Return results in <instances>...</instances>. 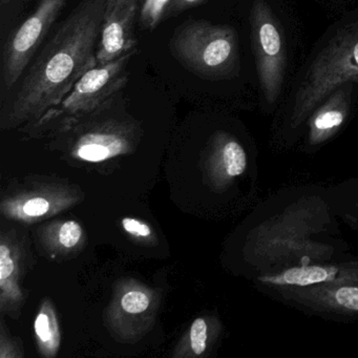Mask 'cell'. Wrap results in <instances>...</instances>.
Wrapping results in <instances>:
<instances>
[{
	"instance_id": "6da1fadb",
	"label": "cell",
	"mask_w": 358,
	"mask_h": 358,
	"mask_svg": "<svg viewBox=\"0 0 358 358\" xmlns=\"http://www.w3.org/2000/svg\"><path fill=\"white\" fill-rule=\"evenodd\" d=\"M106 0H80L33 58L9 98L15 120L43 116L97 66Z\"/></svg>"
},
{
	"instance_id": "7a4b0ae2",
	"label": "cell",
	"mask_w": 358,
	"mask_h": 358,
	"mask_svg": "<svg viewBox=\"0 0 358 358\" xmlns=\"http://www.w3.org/2000/svg\"><path fill=\"white\" fill-rule=\"evenodd\" d=\"M169 51L185 70L200 78H234L240 71L238 35L226 24L187 20L173 32Z\"/></svg>"
},
{
	"instance_id": "3957f363",
	"label": "cell",
	"mask_w": 358,
	"mask_h": 358,
	"mask_svg": "<svg viewBox=\"0 0 358 358\" xmlns=\"http://www.w3.org/2000/svg\"><path fill=\"white\" fill-rule=\"evenodd\" d=\"M352 81H358V22L339 30L309 66L295 95L293 125L301 124L335 90Z\"/></svg>"
},
{
	"instance_id": "277c9868",
	"label": "cell",
	"mask_w": 358,
	"mask_h": 358,
	"mask_svg": "<svg viewBox=\"0 0 358 358\" xmlns=\"http://www.w3.org/2000/svg\"><path fill=\"white\" fill-rule=\"evenodd\" d=\"M68 0H41L36 9L6 38L0 66V94L7 98L38 53Z\"/></svg>"
},
{
	"instance_id": "5b68a950",
	"label": "cell",
	"mask_w": 358,
	"mask_h": 358,
	"mask_svg": "<svg viewBox=\"0 0 358 358\" xmlns=\"http://www.w3.org/2000/svg\"><path fill=\"white\" fill-rule=\"evenodd\" d=\"M137 52L135 48L104 66H97L87 71L68 95L43 115L45 121L87 117L122 92L129 83L127 68Z\"/></svg>"
},
{
	"instance_id": "8992f818",
	"label": "cell",
	"mask_w": 358,
	"mask_h": 358,
	"mask_svg": "<svg viewBox=\"0 0 358 358\" xmlns=\"http://www.w3.org/2000/svg\"><path fill=\"white\" fill-rule=\"evenodd\" d=\"M251 38L257 76L264 98L278 100L286 72V49L280 22L265 0H255L251 8Z\"/></svg>"
},
{
	"instance_id": "52a82bcc",
	"label": "cell",
	"mask_w": 358,
	"mask_h": 358,
	"mask_svg": "<svg viewBox=\"0 0 358 358\" xmlns=\"http://www.w3.org/2000/svg\"><path fill=\"white\" fill-rule=\"evenodd\" d=\"M140 0H106L101 34L97 48V66H104L137 48L135 24Z\"/></svg>"
},
{
	"instance_id": "ba28073f",
	"label": "cell",
	"mask_w": 358,
	"mask_h": 358,
	"mask_svg": "<svg viewBox=\"0 0 358 358\" xmlns=\"http://www.w3.org/2000/svg\"><path fill=\"white\" fill-rule=\"evenodd\" d=\"M280 291L285 299L317 311L358 315V280Z\"/></svg>"
},
{
	"instance_id": "9c48e42d",
	"label": "cell",
	"mask_w": 358,
	"mask_h": 358,
	"mask_svg": "<svg viewBox=\"0 0 358 358\" xmlns=\"http://www.w3.org/2000/svg\"><path fill=\"white\" fill-rule=\"evenodd\" d=\"M358 280V265H311L288 268L259 278V282L276 288H306Z\"/></svg>"
},
{
	"instance_id": "30bf717a",
	"label": "cell",
	"mask_w": 358,
	"mask_h": 358,
	"mask_svg": "<svg viewBox=\"0 0 358 358\" xmlns=\"http://www.w3.org/2000/svg\"><path fill=\"white\" fill-rule=\"evenodd\" d=\"M352 87L350 83L335 90L310 117L309 140L322 143L339 131L351 108Z\"/></svg>"
},
{
	"instance_id": "8fae6325",
	"label": "cell",
	"mask_w": 358,
	"mask_h": 358,
	"mask_svg": "<svg viewBox=\"0 0 358 358\" xmlns=\"http://www.w3.org/2000/svg\"><path fill=\"white\" fill-rule=\"evenodd\" d=\"M222 161L229 177H238L247 167V155L243 146L234 139L226 138L222 146Z\"/></svg>"
},
{
	"instance_id": "7c38bea8",
	"label": "cell",
	"mask_w": 358,
	"mask_h": 358,
	"mask_svg": "<svg viewBox=\"0 0 358 358\" xmlns=\"http://www.w3.org/2000/svg\"><path fill=\"white\" fill-rule=\"evenodd\" d=\"M173 0H143L140 8L139 24L141 30L154 31L166 20Z\"/></svg>"
},
{
	"instance_id": "4fadbf2b",
	"label": "cell",
	"mask_w": 358,
	"mask_h": 358,
	"mask_svg": "<svg viewBox=\"0 0 358 358\" xmlns=\"http://www.w3.org/2000/svg\"><path fill=\"white\" fill-rule=\"evenodd\" d=\"M77 154L83 160L91 161V162H99L110 158L113 155H116L112 148L108 146L97 143L79 144Z\"/></svg>"
},
{
	"instance_id": "5bb4252c",
	"label": "cell",
	"mask_w": 358,
	"mask_h": 358,
	"mask_svg": "<svg viewBox=\"0 0 358 358\" xmlns=\"http://www.w3.org/2000/svg\"><path fill=\"white\" fill-rule=\"evenodd\" d=\"M123 309L131 314L141 313L148 309L150 299L140 291H131L122 297L121 301Z\"/></svg>"
},
{
	"instance_id": "9a60e30c",
	"label": "cell",
	"mask_w": 358,
	"mask_h": 358,
	"mask_svg": "<svg viewBox=\"0 0 358 358\" xmlns=\"http://www.w3.org/2000/svg\"><path fill=\"white\" fill-rule=\"evenodd\" d=\"M192 348L196 355H200L206 349L207 324L203 318H196L190 328Z\"/></svg>"
},
{
	"instance_id": "2e32d148",
	"label": "cell",
	"mask_w": 358,
	"mask_h": 358,
	"mask_svg": "<svg viewBox=\"0 0 358 358\" xmlns=\"http://www.w3.org/2000/svg\"><path fill=\"white\" fill-rule=\"evenodd\" d=\"M26 0H0V11H1V29L5 31L7 24L17 17L20 9Z\"/></svg>"
},
{
	"instance_id": "e0dca14e",
	"label": "cell",
	"mask_w": 358,
	"mask_h": 358,
	"mask_svg": "<svg viewBox=\"0 0 358 358\" xmlns=\"http://www.w3.org/2000/svg\"><path fill=\"white\" fill-rule=\"evenodd\" d=\"M83 229L76 222L70 221L64 223L60 228L59 241L64 247H74L80 240Z\"/></svg>"
},
{
	"instance_id": "ac0fdd59",
	"label": "cell",
	"mask_w": 358,
	"mask_h": 358,
	"mask_svg": "<svg viewBox=\"0 0 358 358\" xmlns=\"http://www.w3.org/2000/svg\"><path fill=\"white\" fill-rule=\"evenodd\" d=\"M14 270L13 259L10 255V250L6 245H1L0 247V280L1 286H3L6 278L11 275Z\"/></svg>"
},
{
	"instance_id": "d6986e66",
	"label": "cell",
	"mask_w": 358,
	"mask_h": 358,
	"mask_svg": "<svg viewBox=\"0 0 358 358\" xmlns=\"http://www.w3.org/2000/svg\"><path fill=\"white\" fill-rule=\"evenodd\" d=\"M50 204L45 199H31L24 206V213L30 217H41L49 211Z\"/></svg>"
},
{
	"instance_id": "ffe728a7",
	"label": "cell",
	"mask_w": 358,
	"mask_h": 358,
	"mask_svg": "<svg viewBox=\"0 0 358 358\" xmlns=\"http://www.w3.org/2000/svg\"><path fill=\"white\" fill-rule=\"evenodd\" d=\"M204 3V0H173L169 12L166 14V18H173L192 8L196 7Z\"/></svg>"
},
{
	"instance_id": "44dd1931",
	"label": "cell",
	"mask_w": 358,
	"mask_h": 358,
	"mask_svg": "<svg viewBox=\"0 0 358 358\" xmlns=\"http://www.w3.org/2000/svg\"><path fill=\"white\" fill-rule=\"evenodd\" d=\"M35 331L41 341H49L51 339L52 333L50 331L49 318L45 314L41 313L37 316L36 322H35Z\"/></svg>"
},
{
	"instance_id": "7402d4cb",
	"label": "cell",
	"mask_w": 358,
	"mask_h": 358,
	"mask_svg": "<svg viewBox=\"0 0 358 358\" xmlns=\"http://www.w3.org/2000/svg\"><path fill=\"white\" fill-rule=\"evenodd\" d=\"M122 224L124 229L129 231V234H138V236H148L152 234L150 228L148 225L140 223L137 220L124 219L122 221Z\"/></svg>"
}]
</instances>
